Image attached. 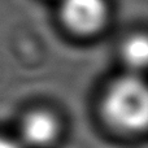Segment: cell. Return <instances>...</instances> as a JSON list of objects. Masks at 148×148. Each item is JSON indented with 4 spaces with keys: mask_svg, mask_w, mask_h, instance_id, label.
Listing matches in <instances>:
<instances>
[{
    "mask_svg": "<svg viewBox=\"0 0 148 148\" xmlns=\"http://www.w3.org/2000/svg\"><path fill=\"white\" fill-rule=\"evenodd\" d=\"M105 122L121 133L143 131L148 121V95L143 81L135 75L116 79L101 101Z\"/></svg>",
    "mask_w": 148,
    "mask_h": 148,
    "instance_id": "1",
    "label": "cell"
},
{
    "mask_svg": "<svg viewBox=\"0 0 148 148\" xmlns=\"http://www.w3.org/2000/svg\"><path fill=\"white\" fill-rule=\"evenodd\" d=\"M22 146L46 148L51 146L60 134V123L48 110L36 109L27 113L20 127Z\"/></svg>",
    "mask_w": 148,
    "mask_h": 148,
    "instance_id": "3",
    "label": "cell"
},
{
    "mask_svg": "<svg viewBox=\"0 0 148 148\" xmlns=\"http://www.w3.org/2000/svg\"><path fill=\"white\" fill-rule=\"evenodd\" d=\"M122 56L126 64L135 69L144 68L148 57V42L144 34H135L125 42Z\"/></svg>",
    "mask_w": 148,
    "mask_h": 148,
    "instance_id": "4",
    "label": "cell"
},
{
    "mask_svg": "<svg viewBox=\"0 0 148 148\" xmlns=\"http://www.w3.org/2000/svg\"><path fill=\"white\" fill-rule=\"evenodd\" d=\"M60 16L74 34L94 35L107 23L108 4L105 0H61Z\"/></svg>",
    "mask_w": 148,
    "mask_h": 148,
    "instance_id": "2",
    "label": "cell"
},
{
    "mask_svg": "<svg viewBox=\"0 0 148 148\" xmlns=\"http://www.w3.org/2000/svg\"><path fill=\"white\" fill-rule=\"evenodd\" d=\"M0 148H23L20 140H16L9 136L0 135Z\"/></svg>",
    "mask_w": 148,
    "mask_h": 148,
    "instance_id": "5",
    "label": "cell"
}]
</instances>
